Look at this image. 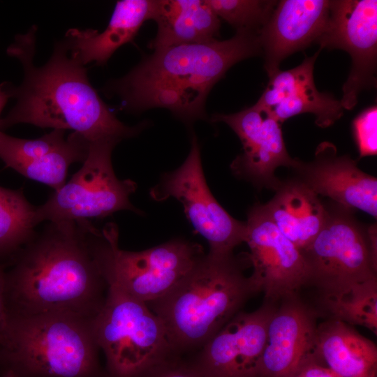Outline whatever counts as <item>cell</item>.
<instances>
[{
	"mask_svg": "<svg viewBox=\"0 0 377 377\" xmlns=\"http://www.w3.org/2000/svg\"><path fill=\"white\" fill-rule=\"evenodd\" d=\"M315 357L340 377H357L377 369V348L352 325L326 319L317 326Z\"/></svg>",
	"mask_w": 377,
	"mask_h": 377,
	"instance_id": "22",
	"label": "cell"
},
{
	"mask_svg": "<svg viewBox=\"0 0 377 377\" xmlns=\"http://www.w3.org/2000/svg\"><path fill=\"white\" fill-rule=\"evenodd\" d=\"M350 209L327 208L323 226L302 253L308 269V283L319 295L341 293L377 277L376 224L364 228Z\"/></svg>",
	"mask_w": 377,
	"mask_h": 377,
	"instance_id": "7",
	"label": "cell"
},
{
	"mask_svg": "<svg viewBox=\"0 0 377 377\" xmlns=\"http://www.w3.org/2000/svg\"><path fill=\"white\" fill-rule=\"evenodd\" d=\"M357 377H377V369H374L372 370L371 371L364 374V375H362V376H357Z\"/></svg>",
	"mask_w": 377,
	"mask_h": 377,
	"instance_id": "34",
	"label": "cell"
},
{
	"mask_svg": "<svg viewBox=\"0 0 377 377\" xmlns=\"http://www.w3.org/2000/svg\"><path fill=\"white\" fill-rule=\"evenodd\" d=\"M219 17L238 30L260 31L272 13L276 1L206 0Z\"/></svg>",
	"mask_w": 377,
	"mask_h": 377,
	"instance_id": "26",
	"label": "cell"
},
{
	"mask_svg": "<svg viewBox=\"0 0 377 377\" xmlns=\"http://www.w3.org/2000/svg\"><path fill=\"white\" fill-rule=\"evenodd\" d=\"M329 18L317 40L320 49H341L350 54L352 68L342 90L343 109L352 110L360 92L376 85L377 1H330Z\"/></svg>",
	"mask_w": 377,
	"mask_h": 377,
	"instance_id": "11",
	"label": "cell"
},
{
	"mask_svg": "<svg viewBox=\"0 0 377 377\" xmlns=\"http://www.w3.org/2000/svg\"><path fill=\"white\" fill-rule=\"evenodd\" d=\"M102 234L89 221L48 222L6 272L10 314L68 313L93 319L108 288L98 258Z\"/></svg>",
	"mask_w": 377,
	"mask_h": 377,
	"instance_id": "1",
	"label": "cell"
},
{
	"mask_svg": "<svg viewBox=\"0 0 377 377\" xmlns=\"http://www.w3.org/2000/svg\"><path fill=\"white\" fill-rule=\"evenodd\" d=\"M276 303L264 301L252 312H238L202 348L203 377H260L259 366Z\"/></svg>",
	"mask_w": 377,
	"mask_h": 377,
	"instance_id": "14",
	"label": "cell"
},
{
	"mask_svg": "<svg viewBox=\"0 0 377 377\" xmlns=\"http://www.w3.org/2000/svg\"><path fill=\"white\" fill-rule=\"evenodd\" d=\"M155 2L117 1L103 31L91 29L68 30L64 40L71 57L83 66L91 62L105 65L119 47L134 38L146 20H152Z\"/></svg>",
	"mask_w": 377,
	"mask_h": 377,
	"instance_id": "19",
	"label": "cell"
},
{
	"mask_svg": "<svg viewBox=\"0 0 377 377\" xmlns=\"http://www.w3.org/2000/svg\"><path fill=\"white\" fill-rule=\"evenodd\" d=\"M158 26L154 50L216 39L220 20L206 0H158L152 17Z\"/></svg>",
	"mask_w": 377,
	"mask_h": 377,
	"instance_id": "21",
	"label": "cell"
},
{
	"mask_svg": "<svg viewBox=\"0 0 377 377\" xmlns=\"http://www.w3.org/2000/svg\"><path fill=\"white\" fill-rule=\"evenodd\" d=\"M318 317L360 325L377 332V277L358 283L334 295H319Z\"/></svg>",
	"mask_w": 377,
	"mask_h": 377,
	"instance_id": "23",
	"label": "cell"
},
{
	"mask_svg": "<svg viewBox=\"0 0 377 377\" xmlns=\"http://www.w3.org/2000/svg\"><path fill=\"white\" fill-rule=\"evenodd\" d=\"M93 319L68 313L10 314L0 366L19 377H98L100 349Z\"/></svg>",
	"mask_w": 377,
	"mask_h": 377,
	"instance_id": "5",
	"label": "cell"
},
{
	"mask_svg": "<svg viewBox=\"0 0 377 377\" xmlns=\"http://www.w3.org/2000/svg\"><path fill=\"white\" fill-rule=\"evenodd\" d=\"M246 223L249 258L253 267L250 276L265 301L276 303L297 294L308 283V269L302 251L272 222L263 205L249 211Z\"/></svg>",
	"mask_w": 377,
	"mask_h": 377,
	"instance_id": "12",
	"label": "cell"
},
{
	"mask_svg": "<svg viewBox=\"0 0 377 377\" xmlns=\"http://www.w3.org/2000/svg\"><path fill=\"white\" fill-rule=\"evenodd\" d=\"M203 254L198 244L179 238L140 251L122 250L117 227L112 223L102 230L98 247L107 286L146 304L167 293Z\"/></svg>",
	"mask_w": 377,
	"mask_h": 377,
	"instance_id": "8",
	"label": "cell"
},
{
	"mask_svg": "<svg viewBox=\"0 0 377 377\" xmlns=\"http://www.w3.org/2000/svg\"><path fill=\"white\" fill-rule=\"evenodd\" d=\"M322 49L306 57L299 66L278 70L269 76L267 86L257 101L280 124L290 117L312 113L319 127L332 126L343 113L340 101L318 91L313 80L314 63Z\"/></svg>",
	"mask_w": 377,
	"mask_h": 377,
	"instance_id": "17",
	"label": "cell"
},
{
	"mask_svg": "<svg viewBox=\"0 0 377 377\" xmlns=\"http://www.w3.org/2000/svg\"><path fill=\"white\" fill-rule=\"evenodd\" d=\"M296 180L316 195L328 197L339 205L377 216V179L360 170L348 155L338 156L335 146L321 142L312 161L296 159L291 167Z\"/></svg>",
	"mask_w": 377,
	"mask_h": 377,
	"instance_id": "15",
	"label": "cell"
},
{
	"mask_svg": "<svg viewBox=\"0 0 377 377\" xmlns=\"http://www.w3.org/2000/svg\"><path fill=\"white\" fill-rule=\"evenodd\" d=\"M233 253L203 254L167 293L147 303L172 350L202 347L258 293Z\"/></svg>",
	"mask_w": 377,
	"mask_h": 377,
	"instance_id": "4",
	"label": "cell"
},
{
	"mask_svg": "<svg viewBox=\"0 0 377 377\" xmlns=\"http://www.w3.org/2000/svg\"><path fill=\"white\" fill-rule=\"evenodd\" d=\"M109 377H140L172 351L165 327L149 306L114 286L92 320Z\"/></svg>",
	"mask_w": 377,
	"mask_h": 377,
	"instance_id": "6",
	"label": "cell"
},
{
	"mask_svg": "<svg viewBox=\"0 0 377 377\" xmlns=\"http://www.w3.org/2000/svg\"><path fill=\"white\" fill-rule=\"evenodd\" d=\"M260 52L259 32L250 30H238L226 40L154 50L127 75L110 82L105 91L119 97L125 110L161 108L191 123L206 117L207 97L226 71Z\"/></svg>",
	"mask_w": 377,
	"mask_h": 377,
	"instance_id": "3",
	"label": "cell"
},
{
	"mask_svg": "<svg viewBox=\"0 0 377 377\" xmlns=\"http://www.w3.org/2000/svg\"><path fill=\"white\" fill-rule=\"evenodd\" d=\"M36 207L22 188L0 186V259L13 258L34 237Z\"/></svg>",
	"mask_w": 377,
	"mask_h": 377,
	"instance_id": "24",
	"label": "cell"
},
{
	"mask_svg": "<svg viewBox=\"0 0 377 377\" xmlns=\"http://www.w3.org/2000/svg\"><path fill=\"white\" fill-rule=\"evenodd\" d=\"M288 377H340L314 355L304 360Z\"/></svg>",
	"mask_w": 377,
	"mask_h": 377,
	"instance_id": "29",
	"label": "cell"
},
{
	"mask_svg": "<svg viewBox=\"0 0 377 377\" xmlns=\"http://www.w3.org/2000/svg\"><path fill=\"white\" fill-rule=\"evenodd\" d=\"M119 142L115 139L90 142L82 167L43 205L37 206L38 225L43 221L105 218L121 210L140 213L130 201L136 183L118 179L113 170L112 153Z\"/></svg>",
	"mask_w": 377,
	"mask_h": 377,
	"instance_id": "9",
	"label": "cell"
},
{
	"mask_svg": "<svg viewBox=\"0 0 377 377\" xmlns=\"http://www.w3.org/2000/svg\"><path fill=\"white\" fill-rule=\"evenodd\" d=\"M263 206L278 230L300 251L313 240L327 216L318 195L295 179L281 182Z\"/></svg>",
	"mask_w": 377,
	"mask_h": 377,
	"instance_id": "20",
	"label": "cell"
},
{
	"mask_svg": "<svg viewBox=\"0 0 377 377\" xmlns=\"http://www.w3.org/2000/svg\"><path fill=\"white\" fill-rule=\"evenodd\" d=\"M89 143L82 135L71 132L55 149L36 160L17 165L12 169L56 191L65 184L68 168L74 163L84 162Z\"/></svg>",
	"mask_w": 377,
	"mask_h": 377,
	"instance_id": "25",
	"label": "cell"
},
{
	"mask_svg": "<svg viewBox=\"0 0 377 377\" xmlns=\"http://www.w3.org/2000/svg\"><path fill=\"white\" fill-rule=\"evenodd\" d=\"M13 85L10 82H3L0 84V115L8 101L12 98Z\"/></svg>",
	"mask_w": 377,
	"mask_h": 377,
	"instance_id": "32",
	"label": "cell"
},
{
	"mask_svg": "<svg viewBox=\"0 0 377 377\" xmlns=\"http://www.w3.org/2000/svg\"><path fill=\"white\" fill-rule=\"evenodd\" d=\"M66 131L53 129L36 139H22L8 135L0 130V159L6 167L36 160L60 146L66 140Z\"/></svg>",
	"mask_w": 377,
	"mask_h": 377,
	"instance_id": "27",
	"label": "cell"
},
{
	"mask_svg": "<svg viewBox=\"0 0 377 377\" xmlns=\"http://www.w3.org/2000/svg\"><path fill=\"white\" fill-rule=\"evenodd\" d=\"M330 1H278L267 23L259 31L265 68L269 76L279 70L291 54L316 42L327 25Z\"/></svg>",
	"mask_w": 377,
	"mask_h": 377,
	"instance_id": "18",
	"label": "cell"
},
{
	"mask_svg": "<svg viewBox=\"0 0 377 377\" xmlns=\"http://www.w3.org/2000/svg\"><path fill=\"white\" fill-rule=\"evenodd\" d=\"M269 320L260 377H288L314 354L318 316L297 294L281 299Z\"/></svg>",
	"mask_w": 377,
	"mask_h": 377,
	"instance_id": "16",
	"label": "cell"
},
{
	"mask_svg": "<svg viewBox=\"0 0 377 377\" xmlns=\"http://www.w3.org/2000/svg\"><path fill=\"white\" fill-rule=\"evenodd\" d=\"M149 194L156 201L170 198L180 201L195 230L208 242L209 253H232L237 245L245 241L246 223L230 215L207 186L199 143L194 135L190 152L183 164L164 173Z\"/></svg>",
	"mask_w": 377,
	"mask_h": 377,
	"instance_id": "10",
	"label": "cell"
},
{
	"mask_svg": "<svg viewBox=\"0 0 377 377\" xmlns=\"http://www.w3.org/2000/svg\"><path fill=\"white\" fill-rule=\"evenodd\" d=\"M353 131L360 156L376 155L377 108L376 105L364 110L354 119Z\"/></svg>",
	"mask_w": 377,
	"mask_h": 377,
	"instance_id": "28",
	"label": "cell"
},
{
	"mask_svg": "<svg viewBox=\"0 0 377 377\" xmlns=\"http://www.w3.org/2000/svg\"><path fill=\"white\" fill-rule=\"evenodd\" d=\"M212 121L226 124L242 144L243 152L230 165L234 175L276 191L281 184L276 169L291 168L295 161L286 149L281 124L257 103L236 113L215 114Z\"/></svg>",
	"mask_w": 377,
	"mask_h": 377,
	"instance_id": "13",
	"label": "cell"
},
{
	"mask_svg": "<svg viewBox=\"0 0 377 377\" xmlns=\"http://www.w3.org/2000/svg\"><path fill=\"white\" fill-rule=\"evenodd\" d=\"M159 377H203L198 371L186 369H172L164 371Z\"/></svg>",
	"mask_w": 377,
	"mask_h": 377,
	"instance_id": "31",
	"label": "cell"
},
{
	"mask_svg": "<svg viewBox=\"0 0 377 377\" xmlns=\"http://www.w3.org/2000/svg\"><path fill=\"white\" fill-rule=\"evenodd\" d=\"M10 325V313L6 300V271L0 263V350L8 343Z\"/></svg>",
	"mask_w": 377,
	"mask_h": 377,
	"instance_id": "30",
	"label": "cell"
},
{
	"mask_svg": "<svg viewBox=\"0 0 377 377\" xmlns=\"http://www.w3.org/2000/svg\"><path fill=\"white\" fill-rule=\"evenodd\" d=\"M0 377H19V376L9 370H3L2 374H1Z\"/></svg>",
	"mask_w": 377,
	"mask_h": 377,
	"instance_id": "33",
	"label": "cell"
},
{
	"mask_svg": "<svg viewBox=\"0 0 377 377\" xmlns=\"http://www.w3.org/2000/svg\"><path fill=\"white\" fill-rule=\"evenodd\" d=\"M37 27L18 34L7 48L17 59L24 77L13 85L15 106L0 120V128L17 124L41 128L71 130L89 142L101 139L121 141L137 135L145 123L134 126L119 121L91 84L87 69L73 59L64 38L56 43L52 54L42 66H36Z\"/></svg>",
	"mask_w": 377,
	"mask_h": 377,
	"instance_id": "2",
	"label": "cell"
}]
</instances>
